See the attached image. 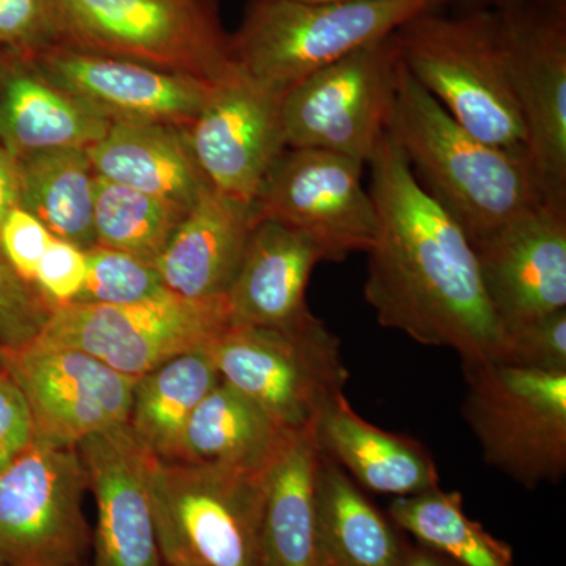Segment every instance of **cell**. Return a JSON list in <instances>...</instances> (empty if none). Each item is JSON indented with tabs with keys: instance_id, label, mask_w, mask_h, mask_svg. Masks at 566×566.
<instances>
[{
	"instance_id": "obj_17",
	"label": "cell",
	"mask_w": 566,
	"mask_h": 566,
	"mask_svg": "<svg viewBox=\"0 0 566 566\" xmlns=\"http://www.w3.org/2000/svg\"><path fill=\"white\" fill-rule=\"evenodd\" d=\"M186 133L211 188L249 203L286 150L281 98L240 73L214 85Z\"/></svg>"
},
{
	"instance_id": "obj_30",
	"label": "cell",
	"mask_w": 566,
	"mask_h": 566,
	"mask_svg": "<svg viewBox=\"0 0 566 566\" xmlns=\"http://www.w3.org/2000/svg\"><path fill=\"white\" fill-rule=\"evenodd\" d=\"M186 210L133 188L95 177L96 244L155 263Z\"/></svg>"
},
{
	"instance_id": "obj_33",
	"label": "cell",
	"mask_w": 566,
	"mask_h": 566,
	"mask_svg": "<svg viewBox=\"0 0 566 566\" xmlns=\"http://www.w3.org/2000/svg\"><path fill=\"white\" fill-rule=\"evenodd\" d=\"M51 312L40 290L22 281L0 249V346L13 352L31 344Z\"/></svg>"
},
{
	"instance_id": "obj_23",
	"label": "cell",
	"mask_w": 566,
	"mask_h": 566,
	"mask_svg": "<svg viewBox=\"0 0 566 566\" xmlns=\"http://www.w3.org/2000/svg\"><path fill=\"white\" fill-rule=\"evenodd\" d=\"M314 431L319 449L371 493L405 497L439 486L438 469L422 444L368 423L345 394L324 409Z\"/></svg>"
},
{
	"instance_id": "obj_43",
	"label": "cell",
	"mask_w": 566,
	"mask_h": 566,
	"mask_svg": "<svg viewBox=\"0 0 566 566\" xmlns=\"http://www.w3.org/2000/svg\"><path fill=\"white\" fill-rule=\"evenodd\" d=\"M499 3L509 2V0H497Z\"/></svg>"
},
{
	"instance_id": "obj_27",
	"label": "cell",
	"mask_w": 566,
	"mask_h": 566,
	"mask_svg": "<svg viewBox=\"0 0 566 566\" xmlns=\"http://www.w3.org/2000/svg\"><path fill=\"white\" fill-rule=\"evenodd\" d=\"M221 382L207 348L182 353L137 378L128 428L142 449L177 460L186 424Z\"/></svg>"
},
{
	"instance_id": "obj_2",
	"label": "cell",
	"mask_w": 566,
	"mask_h": 566,
	"mask_svg": "<svg viewBox=\"0 0 566 566\" xmlns=\"http://www.w3.org/2000/svg\"><path fill=\"white\" fill-rule=\"evenodd\" d=\"M389 134L417 181L457 219L471 244L543 202L527 153L494 147L465 132L401 57Z\"/></svg>"
},
{
	"instance_id": "obj_3",
	"label": "cell",
	"mask_w": 566,
	"mask_h": 566,
	"mask_svg": "<svg viewBox=\"0 0 566 566\" xmlns=\"http://www.w3.org/2000/svg\"><path fill=\"white\" fill-rule=\"evenodd\" d=\"M412 77L476 139L527 153L495 10L463 17L423 11L394 32Z\"/></svg>"
},
{
	"instance_id": "obj_5",
	"label": "cell",
	"mask_w": 566,
	"mask_h": 566,
	"mask_svg": "<svg viewBox=\"0 0 566 566\" xmlns=\"http://www.w3.org/2000/svg\"><path fill=\"white\" fill-rule=\"evenodd\" d=\"M262 475L147 452L164 565L262 566Z\"/></svg>"
},
{
	"instance_id": "obj_10",
	"label": "cell",
	"mask_w": 566,
	"mask_h": 566,
	"mask_svg": "<svg viewBox=\"0 0 566 566\" xmlns=\"http://www.w3.org/2000/svg\"><path fill=\"white\" fill-rule=\"evenodd\" d=\"M398 62L400 52L390 33L283 95L286 148H316L368 164L389 133Z\"/></svg>"
},
{
	"instance_id": "obj_26",
	"label": "cell",
	"mask_w": 566,
	"mask_h": 566,
	"mask_svg": "<svg viewBox=\"0 0 566 566\" xmlns=\"http://www.w3.org/2000/svg\"><path fill=\"white\" fill-rule=\"evenodd\" d=\"M316 536L322 566H401L408 547L394 523L323 450L316 472Z\"/></svg>"
},
{
	"instance_id": "obj_29",
	"label": "cell",
	"mask_w": 566,
	"mask_h": 566,
	"mask_svg": "<svg viewBox=\"0 0 566 566\" xmlns=\"http://www.w3.org/2000/svg\"><path fill=\"white\" fill-rule=\"evenodd\" d=\"M394 526L415 536L419 545L460 566H515L509 543L495 538L465 515L463 495L441 488L397 497L389 506Z\"/></svg>"
},
{
	"instance_id": "obj_8",
	"label": "cell",
	"mask_w": 566,
	"mask_h": 566,
	"mask_svg": "<svg viewBox=\"0 0 566 566\" xmlns=\"http://www.w3.org/2000/svg\"><path fill=\"white\" fill-rule=\"evenodd\" d=\"M465 422L488 464L527 490L566 471V374L502 363L464 367Z\"/></svg>"
},
{
	"instance_id": "obj_16",
	"label": "cell",
	"mask_w": 566,
	"mask_h": 566,
	"mask_svg": "<svg viewBox=\"0 0 566 566\" xmlns=\"http://www.w3.org/2000/svg\"><path fill=\"white\" fill-rule=\"evenodd\" d=\"M483 289L504 334L566 308V211L545 202L472 243Z\"/></svg>"
},
{
	"instance_id": "obj_34",
	"label": "cell",
	"mask_w": 566,
	"mask_h": 566,
	"mask_svg": "<svg viewBox=\"0 0 566 566\" xmlns=\"http://www.w3.org/2000/svg\"><path fill=\"white\" fill-rule=\"evenodd\" d=\"M502 364L566 374V308L506 331Z\"/></svg>"
},
{
	"instance_id": "obj_28",
	"label": "cell",
	"mask_w": 566,
	"mask_h": 566,
	"mask_svg": "<svg viewBox=\"0 0 566 566\" xmlns=\"http://www.w3.org/2000/svg\"><path fill=\"white\" fill-rule=\"evenodd\" d=\"M20 207L31 212L52 237L87 252L96 245L93 207L95 170L87 150L66 148L18 159Z\"/></svg>"
},
{
	"instance_id": "obj_15",
	"label": "cell",
	"mask_w": 566,
	"mask_h": 566,
	"mask_svg": "<svg viewBox=\"0 0 566 566\" xmlns=\"http://www.w3.org/2000/svg\"><path fill=\"white\" fill-rule=\"evenodd\" d=\"M31 61L51 84L111 123L188 128L218 85L65 44Z\"/></svg>"
},
{
	"instance_id": "obj_22",
	"label": "cell",
	"mask_w": 566,
	"mask_h": 566,
	"mask_svg": "<svg viewBox=\"0 0 566 566\" xmlns=\"http://www.w3.org/2000/svg\"><path fill=\"white\" fill-rule=\"evenodd\" d=\"M98 177L189 211L210 182L193 158L186 128L156 123H111L88 148Z\"/></svg>"
},
{
	"instance_id": "obj_38",
	"label": "cell",
	"mask_w": 566,
	"mask_h": 566,
	"mask_svg": "<svg viewBox=\"0 0 566 566\" xmlns=\"http://www.w3.org/2000/svg\"><path fill=\"white\" fill-rule=\"evenodd\" d=\"M20 164L6 148L0 147V226L14 208L20 207Z\"/></svg>"
},
{
	"instance_id": "obj_40",
	"label": "cell",
	"mask_w": 566,
	"mask_h": 566,
	"mask_svg": "<svg viewBox=\"0 0 566 566\" xmlns=\"http://www.w3.org/2000/svg\"><path fill=\"white\" fill-rule=\"evenodd\" d=\"M305 3H344V2H374V0H294Z\"/></svg>"
},
{
	"instance_id": "obj_13",
	"label": "cell",
	"mask_w": 566,
	"mask_h": 566,
	"mask_svg": "<svg viewBox=\"0 0 566 566\" xmlns=\"http://www.w3.org/2000/svg\"><path fill=\"white\" fill-rule=\"evenodd\" d=\"M364 164L316 148H286L260 186L259 218L277 219L307 233L324 262L367 253L378 234V212L363 185Z\"/></svg>"
},
{
	"instance_id": "obj_42",
	"label": "cell",
	"mask_w": 566,
	"mask_h": 566,
	"mask_svg": "<svg viewBox=\"0 0 566 566\" xmlns=\"http://www.w3.org/2000/svg\"><path fill=\"white\" fill-rule=\"evenodd\" d=\"M0 566H10L9 564H7L6 560H2V558H0Z\"/></svg>"
},
{
	"instance_id": "obj_39",
	"label": "cell",
	"mask_w": 566,
	"mask_h": 566,
	"mask_svg": "<svg viewBox=\"0 0 566 566\" xmlns=\"http://www.w3.org/2000/svg\"><path fill=\"white\" fill-rule=\"evenodd\" d=\"M401 566H460L434 551L422 545L406 547L403 564Z\"/></svg>"
},
{
	"instance_id": "obj_45",
	"label": "cell",
	"mask_w": 566,
	"mask_h": 566,
	"mask_svg": "<svg viewBox=\"0 0 566 566\" xmlns=\"http://www.w3.org/2000/svg\"><path fill=\"white\" fill-rule=\"evenodd\" d=\"M77 566H81V565H77Z\"/></svg>"
},
{
	"instance_id": "obj_31",
	"label": "cell",
	"mask_w": 566,
	"mask_h": 566,
	"mask_svg": "<svg viewBox=\"0 0 566 566\" xmlns=\"http://www.w3.org/2000/svg\"><path fill=\"white\" fill-rule=\"evenodd\" d=\"M85 259L84 285L73 303L128 305L170 294L155 264L132 253L96 244L85 252Z\"/></svg>"
},
{
	"instance_id": "obj_9",
	"label": "cell",
	"mask_w": 566,
	"mask_h": 566,
	"mask_svg": "<svg viewBox=\"0 0 566 566\" xmlns=\"http://www.w3.org/2000/svg\"><path fill=\"white\" fill-rule=\"evenodd\" d=\"M229 324L226 297L191 301L170 293L139 304L54 307L31 344L77 349L140 378L172 357L207 348Z\"/></svg>"
},
{
	"instance_id": "obj_25",
	"label": "cell",
	"mask_w": 566,
	"mask_h": 566,
	"mask_svg": "<svg viewBox=\"0 0 566 566\" xmlns=\"http://www.w3.org/2000/svg\"><path fill=\"white\" fill-rule=\"evenodd\" d=\"M290 434L262 406L221 379L186 424L177 460L262 474Z\"/></svg>"
},
{
	"instance_id": "obj_36",
	"label": "cell",
	"mask_w": 566,
	"mask_h": 566,
	"mask_svg": "<svg viewBox=\"0 0 566 566\" xmlns=\"http://www.w3.org/2000/svg\"><path fill=\"white\" fill-rule=\"evenodd\" d=\"M52 234L24 208L18 207L7 216L0 226V249L22 281L35 285L36 270Z\"/></svg>"
},
{
	"instance_id": "obj_24",
	"label": "cell",
	"mask_w": 566,
	"mask_h": 566,
	"mask_svg": "<svg viewBox=\"0 0 566 566\" xmlns=\"http://www.w3.org/2000/svg\"><path fill=\"white\" fill-rule=\"evenodd\" d=\"M319 450L314 428L292 433L263 471L262 566H322L316 536V472Z\"/></svg>"
},
{
	"instance_id": "obj_4",
	"label": "cell",
	"mask_w": 566,
	"mask_h": 566,
	"mask_svg": "<svg viewBox=\"0 0 566 566\" xmlns=\"http://www.w3.org/2000/svg\"><path fill=\"white\" fill-rule=\"evenodd\" d=\"M446 2L251 0L240 29L230 36V57L241 76L282 99L316 71Z\"/></svg>"
},
{
	"instance_id": "obj_1",
	"label": "cell",
	"mask_w": 566,
	"mask_h": 566,
	"mask_svg": "<svg viewBox=\"0 0 566 566\" xmlns=\"http://www.w3.org/2000/svg\"><path fill=\"white\" fill-rule=\"evenodd\" d=\"M378 234L365 300L382 327L460 354L464 367L502 363L505 334L468 234L417 181L389 133L368 161Z\"/></svg>"
},
{
	"instance_id": "obj_11",
	"label": "cell",
	"mask_w": 566,
	"mask_h": 566,
	"mask_svg": "<svg viewBox=\"0 0 566 566\" xmlns=\"http://www.w3.org/2000/svg\"><path fill=\"white\" fill-rule=\"evenodd\" d=\"M495 11L536 186L566 211L565 0H509Z\"/></svg>"
},
{
	"instance_id": "obj_35",
	"label": "cell",
	"mask_w": 566,
	"mask_h": 566,
	"mask_svg": "<svg viewBox=\"0 0 566 566\" xmlns=\"http://www.w3.org/2000/svg\"><path fill=\"white\" fill-rule=\"evenodd\" d=\"M87 273L85 252L66 241L52 238L35 275V286L52 308L73 303Z\"/></svg>"
},
{
	"instance_id": "obj_14",
	"label": "cell",
	"mask_w": 566,
	"mask_h": 566,
	"mask_svg": "<svg viewBox=\"0 0 566 566\" xmlns=\"http://www.w3.org/2000/svg\"><path fill=\"white\" fill-rule=\"evenodd\" d=\"M2 356L31 408L36 438L76 447L128 423L137 378L77 349L29 344L2 348Z\"/></svg>"
},
{
	"instance_id": "obj_7",
	"label": "cell",
	"mask_w": 566,
	"mask_h": 566,
	"mask_svg": "<svg viewBox=\"0 0 566 566\" xmlns=\"http://www.w3.org/2000/svg\"><path fill=\"white\" fill-rule=\"evenodd\" d=\"M207 349L222 381L290 433L312 430L349 378L340 342L319 318L293 331L230 323Z\"/></svg>"
},
{
	"instance_id": "obj_19",
	"label": "cell",
	"mask_w": 566,
	"mask_h": 566,
	"mask_svg": "<svg viewBox=\"0 0 566 566\" xmlns=\"http://www.w3.org/2000/svg\"><path fill=\"white\" fill-rule=\"evenodd\" d=\"M319 262L322 249L307 233L277 219H260L226 294L230 323L293 331L314 322L305 293Z\"/></svg>"
},
{
	"instance_id": "obj_20",
	"label": "cell",
	"mask_w": 566,
	"mask_h": 566,
	"mask_svg": "<svg viewBox=\"0 0 566 566\" xmlns=\"http://www.w3.org/2000/svg\"><path fill=\"white\" fill-rule=\"evenodd\" d=\"M259 221L255 203L208 189L186 212L153 264L177 296L191 301L226 297Z\"/></svg>"
},
{
	"instance_id": "obj_32",
	"label": "cell",
	"mask_w": 566,
	"mask_h": 566,
	"mask_svg": "<svg viewBox=\"0 0 566 566\" xmlns=\"http://www.w3.org/2000/svg\"><path fill=\"white\" fill-rule=\"evenodd\" d=\"M62 44L52 0H0V54L35 59Z\"/></svg>"
},
{
	"instance_id": "obj_44",
	"label": "cell",
	"mask_w": 566,
	"mask_h": 566,
	"mask_svg": "<svg viewBox=\"0 0 566 566\" xmlns=\"http://www.w3.org/2000/svg\"><path fill=\"white\" fill-rule=\"evenodd\" d=\"M0 59H2V54H0Z\"/></svg>"
},
{
	"instance_id": "obj_37",
	"label": "cell",
	"mask_w": 566,
	"mask_h": 566,
	"mask_svg": "<svg viewBox=\"0 0 566 566\" xmlns=\"http://www.w3.org/2000/svg\"><path fill=\"white\" fill-rule=\"evenodd\" d=\"M35 441V423L17 379L0 370V471L9 468Z\"/></svg>"
},
{
	"instance_id": "obj_41",
	"label": "cell",
	"mask_w": 566,
	"mask_h": 566,
	"mask_svg": "<svg viewBox=\"0 0 566 566\" xmlns=\"http://www.w3.org/2000/svg\"><path fill=\"white\" fill-rule=\"evenodd\" d=\"M3 367V356H2V346H0V370H2Z\"/></svg>"
},
{
	"instance_id": "obj_12",
	"label": "cell",
	"mask_w": 566,
	"mask_h": 566,
	"mask_svg": "<svg viewBox=\"0 0 566 566\" xmlns=\"http://www.w3.org/2000/svg\"><path fill=\"white\" fill-rule=\"evenodd\" d=\"M87 474L76 447L36 438L0 471V558L10 566H77L88 543Z\"/></svg>"
},
{
	"instance_id": "obj_6",
	"label": "cell",
	"mask_w": 566,
	"mask_h": 566,
	"mask_svg": "<svg viewBox=\"0 0 566 566\" xmlns=\"http://www.w3.org/2000/svg\"><path fill=\"white\" fill-rule=\"evenodd\" d=\"M65 46L222 84L238 71L214 0H52Z\"/></svg>"
},
{
	"instance_id": "obj_21",
	"label": "cell",
	"mask_w": 566,
	"mask_h": 566,
	"mask_svg": "<svg viewBox=\"0 0 566 566\" xmlns=\"http://www.w3.org/2000/svg\"><path fill=\"white\" fill-rule=\"evenodd\" d=\"M111 122L51 84L31 59H0V147L17 159L36 153L88 150Z\"/></svg>"
},
{
	"instance_id": "obj_18",
	"label": "cell",
	"mask_w": 566,
	"mask_h": 566,
	"mask_svg": "<svg viewBox=\"0 0 566 566\" xmlns=\"http://www.w3.org/2000/svg\"><path fill=\"white\" fill-rule=\"evenodd\" d=\"M96 501L93 566H166L153 513L147 450L128 424L76 446Z\"/></svg>"
}]
</instances>
